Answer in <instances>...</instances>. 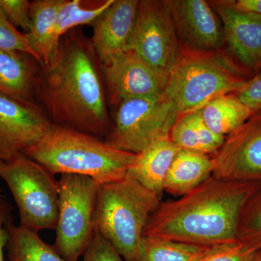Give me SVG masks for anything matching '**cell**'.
<instances>
[{"label":"cell","mask_w":261,"mask_h":261,"mask_svg":"<svg viewBox=\"0 0 261 261\" xmlns=\"http://www.w3.org/2000/svg\"><path fill=\"white\" fill-rule=\"evenodd\" d=\"M36 100L53 124L97 137L110 132L102 65L81 27L61 38L54 61L41 68Z\"/></svg>","instance_id":"1"},{"label":"cell","mask_w":261,"mask_h":261,"mask_svg":"<svg viewBox=\"0 0 261 261\" xmlns=\"http://www.w3.org/2000/svg\"><path fill=\"white\" fill-rule=\"evenodd\" d=\"M261 189V182L233 181L211 176L175 201L160 202L143 237L202 247L238 241L244 207Z\"/></svg>","instance_id":"2"},{"label":"cell","mask_w":261,"mask_h":261,"mask_svg":"<svg viewBox=\"0 0 261 261\" xmlns=\"http://www.w3.org/2000/svg\"><path fill=\"white\" fill-rule=\"evenodd\" d=\"M22 153L54 176L81 175L99 185L126 177L137 156L113 148L95 136L53 123L36 145Z\"/></svg>","instance_id":"3"},{"label":"cell","mask_w":261,"mask_h":261,"mask_svg":"<svg viewBox=\"0 0 261 261\" xmlns=\"http://www.w3.org/2000/svg\"><path fill=\"white\" fill-rule=\"evenodd\" d=\"M161 197L127 176L99 185L94 229L111 243L125 261H139L141 241Z\"/></svg>","instance_id":"4"},{"label":"cell","mask_w":261,"mask_h":261,"mask_svg":"<svg viewBox=\"0 0 261 261\" xmlns=\"http://www.w3.org/2000/svg\"><path fill=\"white\" fill-rule=\"evenodd\" d=\"M250 78L226 49L211 53L180 51L166 92L177 103L178 116L202 109L214 98L235 93Z\"/></svg>","instance_id":"5"},{"label":"cell","mask_w":261,"mask_h":261,"mask_svg":"<svg viewBox=\"0 0 261 261\" xmlns=\"http://www.w3.org/2000/svg\"><path fill=\"white\" fill-rule=\"evenodd\" d=\"M0 178L6 184L19 212L20 226L39 233L56 230L58 184L44 166L18 153L0 161Z\"/></svg>","instance_id":"6"},{"label":"cell","mask_w":261,"mask_h":261,"mask_svg":"<svg viewBox=\"0 0 261 261\" xmlns=\"http://www.w3.org/2000/svg\"><path fill=\"white\" fill-rule=\"evenodd\" d=\"M178 115L177 103L166 92L124 101L116 106L113 126L104 141L113 148L140 153L154 142L169 137Z\"/></svg>","instance_id":"7"},{"label":"cell","mask_w":261,"mask_h":261,"mask_svg":"<svg viewBox=\"0 0 261 261\" xmlns=\"http://www.w3.org/2000/svg\"><path fill=\"white\" fill-rule=\"evenodd\" d=\"M58 216L54 248L67 261H78L94 231L99 184L81 175L62 174L58 180Z\"/></svg>","instance_id":"8"},{"label":"cell","mask_w":261,"mask_h":261,"mask_svg":"<svg viewBox=\"0 0 261 261\" xmlns=\"http://www.w3.org/2000/svg\"><path fill=\"white\" fill-rule=\"evenodd\" d=\"M129 49L154 69L170 75L180 48L167 0H140Z\"/></svg>","instance_id":"9"},{"label":"cell","mask_w":261,"mask_h":261,"mask_svg":"<svg viewBox=\"0 0 261 261\" xmlns=\"http://www.w3.org/2000/svg\"><path fill=\"white\" fill-rule=\"evenodd\" d=\"M213 159L215 178L261 182V109L225 137Z\"/></svg>","instance_id":"10"},{"label":"cell","mask_w":261,"mask_h":261,"mask_svg":"<svg viewBox=\"0 0 261 261\" xmlns=\"http://www.w3.org/2000/svg\"><path fill=\"white\" fill-rule=\"evenodd\" d=\"M101 65L108 103L111 106L161 95L167 88L169 75L154 69L130 49Z\"/></svg>","instance_id":"11"},{"label":"cell","mask_w":261,"mask_h":261,"mask_svg":"<svg viewBox=\"0 0 261 261\" xmlns=\"http://www.w3.org/2000/svg\"><path fill=\"white\" fill-rule=\"evenodd\" d=\"M180 51L211 53L226 49L219 17L205 0H167Z\"/></svg>","instance_id":"12"},{"label":"cell","mask_w":261,"mask_h":261,"mask_svg":"<svg viewBox=\"0 0 261 261\" xmlns=\"http://www.w3.org/2000/svg\"><path fill=\"white\" fill-rule=\"evenodd\" d=\"M51 124L39 103L0 94V161L36 145Z\"/></svg>","instance_id":"13"},{"label":"cell","mask_w":261,"mask_h":261,"mask_svg":"<svg viewBox=\"0 0 261 261\" xmlns=\"http://www.w3.org/2000/svg\"><path fill=\"white\" fill-rule=\"evenodd\" d=\"M208 3L222 23L226 50L253 76L261 68V15L239 11L226 0Z\"/></svg>","instance_id":"14"},{"label":"cell","mask_w":261,"mask_h":261,"mask_svg":"<svg viewBox=\"0 0 261 261\" xmlns=\"http://www.w3.org/2000/svg\"><path fill=\"white\" fill-rule=\"evenodd\" d=\"M140 2L113 0L92 24L90 39L101 64L129 49Z\"/></svg>","instance_id":"15"},{"label":"cell","mask_w":261,"mask_h":261,"mask_svg":"<svg viewBox=\"0 0 261 261\" xmlns=\"http://www.w3.org/2000/svg\"><path fill=\"white\" fill-rule=\"evenodd\" d=\"M41 65L33 57L0 50V94L25 102H36Z\"/></svg>","instance_id":"16"},{"label":"cell","mask_w":261,"mask_h":261,"mask_svg":"<svg viewBox=\"0 0 261 261\" xmlns=\"http://www.w3.org/2000/svg\"><path fill=\"white\" fill-rule=\"evenodd\" d=\"M63 1L31 2L30 29L25 35L42 68L54 61L59 50L60 40L56 37V23Z\"/></svg>","instance_id":"17"},{"label":"cell","mask_w":261,"mask_h":261,"mask_svg":"<svg viewBox=\"0 0 261 261\" xmlns=\"http://www.w3.org/2000/svg\"><path fill=\"white\" fill-rule=\"evenodd\" d=\"M178 151L169 137L161 139L137 154L127 176L161 198L168 169Z\"/></svg>","instance_id":"18"},{"label":"cell","mask_w":261,"mask_h":261,"mask_svg":"<svg viewBox=\"0 0 261 261\" xmlns=\"http://www.w3.org/2000/svg\"><path fill=\"white\" fill-rule=\"evenodd\" d=\"M214 170L213 156L179 149L168 169L164 191L182 197L211 177Z\"/></svg>","instance_id":"19"},{"label":"cell","mask_w":261,"mask_h":261,"mask_svg":"<svg viewBox=\"0 0 261 261\" xmlns=\"http://www.w3.org/2000/svg\"><path fill=\"white\" fill-rule=\"evenodd\" d=\"M169 138L179 149L213 156L224 143L225 137L216 135L207 127L200 109L178 116Z\"/></svg>","instance_id":"20"},{"label":"cell","mask_w":261,"mask_h":261,"mask_svg":"<svg viewBox=\"0 0 261 261\" xmlns=\"http://www.w3.org/2000/svg\"><path fill=\"white\" fill-rule=\"evenodd\" d=\"M6 248L9 261H67L54 247L46 243L39 233L16 226L11 219L6 225Z\"/></svg>","instance_id":"21"},{"label":"cell","mask_w":261,"mask_h":261,"mask_svg":"<svg viewBox=\"0 0 261 261\" xmlns=\"http://www.w3.org/2000/svg\"><path fill=\"white\" fill-rule=\"evenodd\" d=\"M201 110L207 127L216 135L224 137L253 113L234 94L214 98Z\"/></svg>","instance_id":"22"},{"label":"cell","mask_w":261,"mask_h":261,"mask_svg":"<svg viewBox=\"0 0 261 261\" xmlns=\"http://www.w3.org/2000/svg\"><path fill=\"white\" fill-rule=\"evenodd\" d=\"M113 0H64L58 14L56 37L61 38L84 25H92Z\"/></svg>","instance_id":"23"},{"label":"cell","mask_w":261,"mask_h":261,"mask_svg":"<svg viewBox=\"0 0 261 261\" xmlns=\"http://www.w3.org/2000/svg\"><path fill=\"white\" fill-rule=\"evenodd\" d=\"M210 247L143 237L139 261H200Z\"/></svg>","instance_id":"24"},{"label":"cell","mask_w":261,"mask_h":261,"mask_svg":"<svg viewBox=\"0 0 261 261\" xmlns=\"http://www.w3.org/2000/svg\"><path fill=\"white\" fill-rule=\"evenodd\" d=\"M237 240L249 248L261 251V189L244 207L239 221Z\"/></svg>","instance_id":"25"},{"label":"cell","mask_w":261,"mask_h":261,"mask_svg":"<svg viewBox=\"0 0 261 261\" xmlns=\"http://www.w3.org/2000/svg\"><path fill=\"white\" fill-rule=\"evenodd\" d=\"M0 50L18 51L33 57L39 63L36 53L24 33L13 27L0 11ZM40 65V64H39Z\"/></svg>","instance_id":"26"},{"label":"cell","mask_w":261,"mask_h":261,"mask_svg":"<svg viewBox=\"0 0 261 261\" xmlns=\"http://www.w3.org/2000/svg\"><path fill=\"white\" fill-rule=\"evenodd\" d=\"M257 252L236 241L211 247L200 261H255Z\"/></svg>","instance_id":"27"},{"label":"cell","mask_w":261,"mask_h":261,"mask_svg":"<svg viewBox=\"0 0 261 261\" xmlns=\"http://www.w3.org/2000/svg\"><path fill=\"white\" fill-rule=\"evenodd\" d=\"M31 2L28 0H0V11L15 28L24 34L30 29Z\"/></svg>","instance_id":"28"},{"label":"cell","mask_w":261,"mask_h":261,"mask_svg":"<svg viewBox=\"0 0 261 261\" xmlns=\"http://www.w3.org/2000/svg\"><path fill=\"white\" fill-rule=\"evenodd\" d=\"M82 261H125L115 247L97 230L83 254Z\"/></svg>","instance_id":"29"},{"label":"cell","mask_w":261,"mask_h":261,"mask_svg":"<svg viewBox=\"0 0 261 261\" xmlns=\"http://www.w3.org/2000/svg\"><path fill=\"white\" fill-rule=\"evenodd\" d=\"M252 112L261 109V68L233 93Z\"/></svg>","instance_id":"30"},{"label":"cell","mask_w":261,"mask_h":261,"mask_svg":"<svg viewBox=\"0 0 261 261\" xmlns=\"http://www.w3.org/2000/svg\"><path fill=\"white\" fill-rule=\"evenodd\" d=\"M10 219L9 206L4 200L0 201V261H5L4 250L8 240L6 225Z\"/></svg>","instance_id":"31"},{"label":"cell","mask_w":261,"mask_h":261,"mask_svg":"<svg viewBox=\"0 0 261 261\" xmlns=\"http://www.w3.org/2000/svg\"><path fill=\"white\" fill-rule=\"evenodd\" d=\"M226 2L239 11L261 15V0H226Z\"/></svg>","instance_id":"32"},{"label":"cell","mask_w":261,"mask_h":261,"mask_svg":"<svg viewBox=\"0 0 261 261\" xmlns=\"http://www.w3.org/2000/svg\"><path fill=\"white\" fill-rule=\"evenodd\" d=\"M255 261H261V251H258L257 256L255 257Z\"/></svg>","instance_id":"33"},{"label":"cell","mask_w":261,"mask_h":261,"mask_svg":"<svg viewBox=\"0 0 261 261\" xmlns=\"http://www.w3.org/2000/svg\"><path fill=\"white\" fill-rule=\"evenodd\" d=\"M4 200V197H3V190L0 187V201Z\"/></svg>","instance_id":"34"}]
</instances>
